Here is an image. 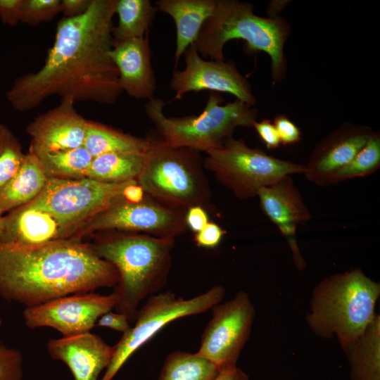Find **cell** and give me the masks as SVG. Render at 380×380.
Instances as JSON below:
<instances>
[{
  "label": "cell",
  "instance_id": "cell-39",
  "mask_svg": "<svg viewBox=\"0 0 380 380\" xmlns=\"http://www.w3.org/2000/svg\"><path fill=\"white\" fill-rule=\"evenodd\" d=\"M91 0H61V9L63 18H72L84 13Z\"/></svg>",
  "mask_w": 380,
  "mask_h": 380
},
{
  "label": "cell",
  "instance_id": "cell-24",
  "mask_svg": "<svg viewBox=\"0 0 380 380\" xmlns=\"http://www.w3.org/2000/svg\"><path fill=\"white\" fill-rule=\"evenodd\" d=\"M83 146L93 158L110 153H146L150 140L87 120Z\"/></svg>",
  "mask_w": 380,
  "mask_h": 380
},
{
  "label": "cell",
  "instance_id": "cell-8",
  "mask_svg": "<svg viewBox=\"0 0 380 380\" xmlns=\"http://www.w3.org/2000/svg\"><path fill=\"white\" fill-rule=\"evenodd\" d=\"M205 153L204 166L242 200L257 196L260 189L286 176L305 172V165L267 155L233 137Z\"/></svg>",
  "mask_w": 380,
  "mask_h": 380
},
{
  "label": "cell",
  "instance_id": "cell-37",
  "mask_svg": "<svg viewBox=\"0 0 380 380\" xmlns=\"http://www.w3.org/2000/svg\"><path fill=\"white\" fill-rule=\"evenodd\" d=\"M23 0H0V18L9 26H15L20 22Z\"/></svg>",
  "mask_w": 380,
  "mask_h": 380
},
{
  "label": "cell",
  "instance_id": "cell-5",
  "mask_svg": "<svg viewBox=\"0 0 380 380\" xmlns=\"http://www.w3.org/2000/svg\"><path fill=\"white\" fill-rule=\"evenodd\" d=\"M380 286L360 270L331 275L315 288L310 327L322 337L336 334L343 350L372 321Z\"/></svg>",
  "mask_w": 380,
  "mask_h": 380
},
{
  "label": "cell",
  "instance_id": "cell-1",
  "mask_svg": "<svg viewBox=\"0 0 380 380\" xmlns=\"http://www.w3.org/2000/svg\"><path fill=\"white\" fill-rule=\"evenodd\" d=\"M117 0H91L87 11L62 18L42 67L16 78L6 92L12 108L32 110L51 96L113 104L122 92L110 52Z\"/></svg>",
  "mask_w": 380,
  "mask_h": 380
},
{
  "label": "cell",
  "instance_id": "cell-38",
  "mask_svg": "<svg viewBox=\"0 0 380 380\" xmlns=\"http://www.w3.org/2000/svg\"><path fill=\"white\" fill-rule=\"evenodd\" d=\"M186 226L194 232L201 231L208 222V215L203 207L196 205L189 208L185 215Z\"/></svg>",
  "mask_w": 380,
  "mask_h": 380
},
{
  "label": "cell",
  "instance_id": "cell-28",
  "mask_svg": "<svg viewBox=\"0 0 380 380\" xmlns=\"http://www.w3.org/2000/svg\"><path fill=\"white\" fill-rule=\"evenodd\" d=\"M217 372L197 353L175 351L165 358L157 380H211Z\"/></svg>",
  "mask_w": 380,
  "mask_h": 380
},
{
  "label": "cell",
  "instance_id": "cell-16",
  "mask_svg": "<svg viewBox=\"0 0 380 380\" xmlns=\"http://www.w3.org/2000/svg\"><path fill=\"white\" fill-rule=\"evenodd\" d=\"M374 131L367 126L345 122L316 145L304 175L308 180L325 186L329 177L347 165L365 145Z\"/></svg>",
  "mask_w": 380,
  "mask_h": 380
},
{
  "label": "cell",
  "instance_id": "cell-35",
  "mask_svg": "<svg viewBox=\"0 0 380 380\" xmlns=\"http://www.w3.org/2000/svg\"><path fill=\"white\" fill-rule=\"evenodd\" d=\"M129 322V319L125 314L109 311L98 319L96 325L110 328L122 332L123 334L130 329L132 326Z\"/></svg>",
  "mask_w": 380,
  "mask_h": 380
},
{
  "label": "cell",
  "instance_id": "cell-22",
  "mask_svg": "<svg viewBox=\"0 0 380 380\" xmlns=\"http://www.w3.org/2000/svg\"><path fill=\"white\" fill-rule=\"evenodd\" d=\"M48 177L38 158L25 154L15 176L0 189V210L10 212L34 201L44 189Z\"/></svg>",
  "mask_w": 380,
  "mask_h": 380
},
{
  "label": "cell",
  "instance_id": "cell-2",
  "mask_svg": "<svg viewBox=\"0 0 380 380\" xmlns=\"http://www.w3.org/2000/svg\"><path fill=\"white\" fill-rule=\"evenodd\" d=\"M116 268L92 246L63 239L25 247L0 243V296L27 307L65 296L115 287Z\"/></svg>",
  "mask_w": 380,
  "mask_h": 380
},
{
  "label": "cell",
  "instance_id": "cell-18",
  "mask_svg": "<svg viewBox=\"0 0 380 380\" xmlns=\"http://www.w3.org/2000/svg\"><path fill=\"white\" fill-rule=\"evenodd\" d=\"M75 231L62 224L43 210L24 205L9 212L1 220L0 243L18 246H38L72 239Z\"/></svg>",
  "mask_w": 380,
  "mask_h": 380
},
{
  "label": "cell",
  "instance_id": "cell-36",
  "mask_svg": "<svg viewBox=\"0 0 380 380\" xmlns=\"http://www.w3.org/2000/svg\"><path fill=\"white\" fill-rule=\"evenodd\" d=\"M253 128L267 148L273 149L279 147L281 143L273 122L267 119H262L259 122L256 121Z\"/></svg>",
  "mask_w": 380,
  "mask_h": 380
},
{
  "label": "cell",
  "instance_id": "cell-13",
  "mask_svg": "<svg viewBox=\"0 0 380 380\" xmlns=\"http://www.w3.org/2000/svg\"><path fill=\"white\" fill-rule=\"evenodd\" d=\"M117 300L114 292L75 293L25 308L23 318L29 328L51 327L63 337H71L90 332L102 315L115 308Z\"/></svg>",
  "mask_w": 380,
  "mask_h": 380
},
{
  "label": "cell",
  "instance_id": "cell-20",
  "mask_svg": "<svg viewBox=\"0 0 380 380\" xmlns=\"http://www.w3.org/2000/svg\"><path fill=\"white\" fill-rule=\"evenodd\" d=\"M47 350L53 359L67 365L75 380H98L100 373L110 365L115 353L114 346L91 332L50 339Z\"/></svg>",
  "mask_w": 380,
  "mask_h": 380
},
{
  "label": "cell",
  "instance_id": "cell-25",
  "mask_svg": "<svg viewBox=\"0 0 380 380\" xmlns=\"http://www.w3.org/2000/svg\"><path fill=\"white\" fill-rule=\"evenodd\" d=\"M39 160L48 179H80L87 178L93 157L84 146L49 151L30 146Z\"/></svg>",
  "mask_w": 380,
  "mask_h": 380
},
{
  "label": "cell",
  "instance_id": "cell-4",
  "mask_svg": "<svg viewBox=\"0 0 380 380\" xmlns=\"http://www.w3.org/2000/svg\"><path fill=\"white\" fill-rule=\"evenodd\" d=\"M248 2L217 0L213 14L203 25L194 45L200 56L224 61L227 42L242 39L246 52L263 51L270 56L272 80L280 82L286 73L284 49L291 32L289 24L280 16H258Z\"/></svg>",
  "mask_w": 380,
  "mask_h": 380
},
{
  "label": "cell",
  "instance_id": "cell-9",
  "mask_svg": "<svg viewBox=\"0 0 380 380\" xmlns=\"http://www.w3.org/2000/svg\"><path fill=\"white\" fill-rule=\"evenodd\" d=\"M224 294V289L217 285L188 299L177 297L171 291L148 297L139 309L134 326L114 346L113 359L100 380H112L128 359L169 323L208 311L222 302Z\"/></svg>",
  "mask_w": 380,
  "mask_h": 380
},
{
  "label": "cell",
  "instance_id": "cell-23",
  "mask_svg": "<svg viewBox=\"0 0 380 380\" xmlns=\"http://www.w3.org/2000/svg\"><path fill=\"white\" fill-rule=\"evenodd\" d=\"M351 380H380V318L375 315L364 332L345 350Z\"/></svg>",
  "mask_w": 380,
  "mask_h": 380
},
{
  "label": "cell",
  "instance_id": "cell-11",
  "mask_svg": "<svg viewBox=\"0 0 380 380\" xmlns=\"http://www.w3.org/2000/svg\"><path fill=\"white\" fill-rule=\"evenodd\" d=\"M212 317L201 336L196 352L222 370L236 366L246 343L255 316L253 305L246 292L212 308Z\"/></svg>",
  "mask_w": 380,
  "mask_h": 380
},
{
  "label": "cell",
  "instance_id": "cell-32",
  "mask_svg": "<svg viewBox=\"0 0 380 380\" xmlns=\"http://www.w3.org/2000/svg\"><path fill=\"white\" fill-rule=\"evenodd\" d=\"M23 357L20 352L0 342V380H21Z\"/></svg>",
  "mask_w": 380,
  "mask_h": 380
},
{
  "label": "cell",
  "instance_id": "cell-40",
  "mask_svg": "<svg viewBox=\"0 0 380 380\" xmlns=\"http://www.w3.org/2000/svg\"><path fill=\"white\" fill-rule=\"evenodd\" d=\"M211 380H249L248 376L236 367L219 370Z\"/></svg>",
  "mask_w": 380,
  "mask_h": 380
},
{
  "label": "cell",
  "instance_id": "cell-21",
  "mask_svg": "<svg viewBox=\"0 0 380 380\" xmlns=\"http://www.w3.org/2000/svg\"><path fill=\"white\" fill-rule=\"evenodd\" d=\"M217 0H158V11L169 15L176 27V65L194 44L205 21L213 14Z\"/></svg>",
  "mask_w": 380,
  "mask_h": 380
},
{
  "label": "cell",
  "instance_id": "cell-42",
  "mask_svg": "<svg viewBox=\"0 0 380 380\" xmlns=\"http://www.w3.org/2000/svg\"><path fill=\"white\" fill-rule=\"evenodd\" d=\"M2 217H3V216H2V212H1V210H0V227H1V223Z\"/></svg>",
  "mask_w": 380,
  "mask_h": 380
},
{
  "label": "cell",
  "instance_id": "cell-17",
  "mask_svg": "<svg viewBox=\"0 0 380 380\" xmlns=\"http://www.w3.org/2000/svg\"><path fill=\"white\" fill-rule=\"evenodd\" d=\"M75 101L61 99L56 107L37 116L27 125L30 146L53 151L83 146L87 120L75 108Z\"/></svg>",
  "mask_w": 380,
  "mask_h": 380
},
{
  "label": "cell",
  "instance_id": "cell-26",
  "mask_svg": "<svg viewBox=\"0 0 380 380\" xmlns=\"http://www.w3.org/2000/svg\"><path fill=\"white\" fill-rule=\"evenodd\" d=\"M146 153H110L94 157L87 178L106 183L137 180L144 165Z\"/></svg>",
  "mask_w": 380,
  "mask_h": 380
},
{
  "label": "cell",
  "instance_id": "cell-6",
  "mask_svg": "<svg viewBox=\"0 0 380 380\" xmlns=\"http://www.w3.org/2000/svg\"><path fill=\"white\" fill-rule=\"evenodd\" d=\"M222 102L218 93L211 92L199 115L168 118L163 111L164 101L153 98L146 102L144 110L165 142L206 152L232 137L236 127H253L257 121V108L238 99L224 105Z\"/></svg>",
  "mask_w": 380,
  "mask_h": 380
},
{
  "label": "cell",
  "instance_id": "cell-19",
  "mask_svg": "<svg viewBox=\"0 0 380 380\" xmlns=\"http://www.w3.org/2000/svg\"><path fill=\"white\" fill-rule=\"evenodd\" d=\"M110 56L122 91L136 99L154 98L156 82L148 33L143 37L113 42Z\"/></svg>",
  "mask_w": 380,
  "mask_h": 380
},
{
  "label": "cell",
  "instance_id": "cell-15",
  "mask_svg": "<svg viewBox=\"0 0 380 380\" xmlns=\"http://www.w3.org/2000/svg\"><path fill=\"white\" fill-rule=\"evenodd\" d=\"M257 196L264 214L286 239L297 268L304 269L305 262L297 243L296 230L311 218V214L291 176L262 187Z\"/></svg>",
  "mask_w": 380,
  "mask_h": 380
},
{
  "label": "cell",
  "instance_id": "cell-30",
  "mask_svg": "<svg viewBox=\"0 0 380 380\" xmlns=\"http://www.w3.org/2000/svg\"><path fill=\"white\" fill-rule=\"evenodd\" d=\"M25 154L20 142L4 124H0V189L18 172Z\"/></svg>",
  "mask_w": 380,
  "mask_h": 380
},
{
  "label": "cell",
  "instance_id": "cell-7",
  "mask_svg": "<svg viewBox=\"0 0 380 380\" xmlns=\"http://www.w3.org/2000/svg\"><path fill=\"white\" fill-rule=\"evenodd\" d=\"M150 146L137 181L145 194L167 207L184 212L203 207L210 197L199 151L174 147L149 137Z\"/></svg>",
  "mask_w": 380,
  "mask_h": 380
},
{
  "label": "cell",
  "instance_id": "cell-41",
  "mask_svg": "<svg viewBox=\"0 0 380 380\" xmlns=\"http://www.w3.org/2000/svg\"><path fill=\"white\" fill-rule=\"evenodd\" d=\"M286 1H273L268 7V17H277V13L280 12L287 4Z\"/></svg>",
  "mask_w": 380,
  "mask_h": 380
},
{
  "label": "cell",
  "instance_id": "cell-29",
  "mask_svg": "<svg viewBox=\"0 0 380 380\" xmlns=\"http://www.w3.org/2000/svg\"><path fill=\"white\" fill-rule=\"evenodd\" d=\"M380 166V134L374 132L354 158L345 166L332 173L325 186L374 173Z\"/></svg>",
  "mask_w": 380,
  "mask_h": 380
},
{
  "label": "cell",
  "instance_id": "cell-12",
  "mask_svg": "<svg viewBox=\"0 0 380 380\" xmlns=\"http://www.w3.org/2000/svg\"><path fill=\"white\" fill-rule=\"evenodd\" d=\"M185 215L186 212L164 205L151 198L139 203L123 199L84 222L80 235L117 229L175 239L186 229Z\"/></svg>",
  "mask_w": 380,
  "mask_h": 380
},
{
  "label": "cell",
  "instance_id": "cell-10",
  "mask_svg": "<svg viewBox=\"0 0 380 380\" xmlns=\"http://www.w3.org/2000/svg\"><path fill=\"white\" fill-rule=\"evenodd\" d=\"M133 181L106 183L89 178H51L40 194L27 204L49 213L77 234L82 223L125 199V189Z\"/></svg>",
  "mask_w": 380,
  "mask_h": 380
},
{
  "label": "cell",
  "instance_id": "cell-43",
  "mask_svg": "<svg viewBox=\"0 0 380 380\" xmlns=\"http://www.w3.org/2000/svg\"><path fill=\"white\" fill-rule=\"evenodd\" d=\"M1 317H0V327H1Z\"/></svg>",
  "mask_w": 380,
  "mask_h": 380
},
{
  "label": "cell",
  "instance_id": "cell-34",
  "mask_svg": "<svg viewBox=\"0 0 380 380\" xmlns=\"http://www.w3.org/2000/svg\"><path fill=\"white\" fill-rule=\"evenodd\" d=\"M226 232L217 224L209 222L201 231L195 234L194 241L203 248H215L222 241Z\"/></svg>",
  "mask_w": 380,
  "mask_h": 380
},
{
  "label": "cell",
  "instance_id": "cell-33",
  "mask_svg": "<svg viewBox=\"0 0 380 380\" xmlns=\"http://www.w3.org/2000/svg\"><path fill=\"white\" fill-rule=\"evenodd\" d=\"M272 122L282 144H293L300 140V129L286 115H279L274 118Z\"/></svg>",
  "mask_w": 380,
  "mask_h": 380
},
{
  "label": "cell",
  "instance_id": "cell-3",
  "mask_svg": "<svg viewBox=\"0 0 380 380\" xmlns=\"http://www.w3.org/2000/svg\"><path fill=\"white\" fill-rule=\"evenodd\" d=\"M175 239L149 235H117L103 238L92 247L118 270L113 292L115 309L134 322L139 303L165 285L172 265Z\"/></svg>",
  "mask_w": 380,
  "mask_h": 380
},
{
  "label": "cell",
  "instance_id": "cell-31",
  "mask_svg": "<svg viewBox=\"0 0 380 380\" xmlns=\"http://www.w3.org/2000/svg\"><path fill=\"white\" fill-rule=\"evenodd\" d=\"M61 0H23L20 22L36 26L61 13Z\"/></svg>",
  "mask_w": 380,
  "mask_h": 380
},
{
  "label": "cell",
  "instance_id": "cell-27",
  "mask_svg": "<svg viewBox=\"0 0 380 380\" xmlns=\"http://www.w3.org/2000/svg\"><path fill=\"white\" fill-rule=\"evenodd\" d=\"M157 11L149 0H117L118 22L113 28V42L144 37Z\"/></svg>",
  "mask_w": 380,
  "mask_h": 380
},
{
  "label": "cell",
  "instance_id": "cell-14",
  "mask_svg": "<svg viewBox=\"0 0 380 380\" xmlns=\"http://www.w3.org/2000/svg\"><path fill=\"white\" fill-rule=\"evenodd\" d=\"M184 55L185 68L175 69L170 83L175 99H181L189 92L209 90L231 94L250 106L255 104L250 83L233 61L204 60L194 44Z\"/></svg>",
  "mask_w": 380,
  "mask_h": 380
}]
</instances>
